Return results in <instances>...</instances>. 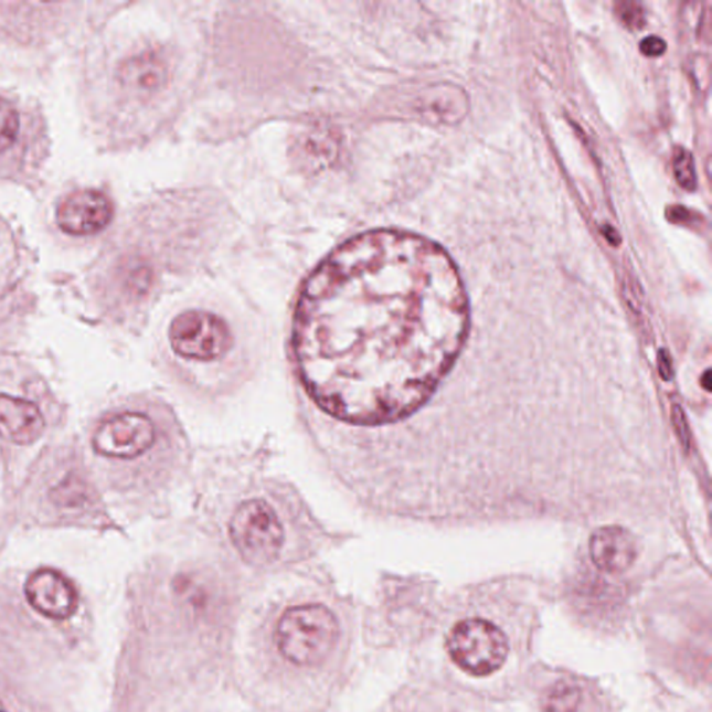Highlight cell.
<instances>
[{
	"instance_id": "obj_1",
	"label": "cell",
	"mask_w": 712,
	"mask_h": 712,
	"mask_svg": "<svg viewBox=\"0 0 712 712\" xmlns=\"http://www.w3.org/2000/svg\"><path fill=\"white\" fill-rule=\"evenodd\" d=\"M468 328L467 291L447 251L373 230L337 246L305 281L293 325L297 376L320 414L379 429L429 401Z\"/></svg>"
},
{
	"instance_id": "obj_2",
	"label": "cell",
	"mask_w": 712,
	"mask_h": 712,
	"mask_svg": "<svg viewBox=\"0 0 712 712\" xmlns=\"http://www.w3.org/2000/svg\"><path fill=\"white\" fill-rule=\"evenodd\" d=\"M51 144L39 102L0 88V181L34 189L51 157Z\"/></svg>"
},
{
	"instance_id": "obj_3",
	"label": "cell",
	"mask_w": 712,
	"mask_h": 712,
	"mask_svg": "<svg viewBox=\"0 0 712 712\" xmlns=\"http://www.w3.org/2000/svg\"><path fill=\"white\" fill-rule=\"evenodd\" d=\"M340 636L339 619L322 604L288 608L278 620L276 645L287 661L316 667L328 660Z\"/></svg>"
},
{
	"instance_id": "obj_4",
	"label": "cell",
	"mask_w": 712,
	"mask_h": 712,
	"mask_svg": "<svg viewBox=\"0 0 712 712\" xmlns=\"http://www.w3.org/2000/svg\"><path fill=\"white\" fill-rule=\"evenodd\" d=\"M229 538L241 559L251 565L267 566L283 554L286 524L270 501L248 498L230 517Z\"/></svg>"
},
{
	"instance_id": "obj_5",
	"label": "cell",
	"mask_w": 712,
	"mask_h": 712,
	"mask_svg": "<svg viewBox=\"0 0 712 712\" xmlns=\"http://www.w3.org/2000/svg\"><path fill=\"white\" fill-rule=\"evenodd\" d=\"M447 647L453 661L472 677H489L498 671L510 651L504 631L481 618L455 625L449 631Z\"/></svg>"
},
{
	"instance_id": "obj_6",
	"label": "cell",
	"mask_w": 712,
	"mask_h": 712,
	"mask_svg": "<svg viewBox=\"0 0 712 712\" xmlns=\"http://www.w3.org/2000/svg\"><path fill=\"white\" fill-rule=\"evenodd\" d=\"M170 346L187 361L213 362L232 350L233 336L226 322L205 310H187L169 330Z\"/></svg>"
},
{
	"instance_id": "obj_7",
	"label": "cell",
	"mask_w": 712,
	"mask_h": 712,
	"mask_svg": "<svg viewBox=\"0 0 712 712\" xmlns=\"http://www.w3.org/2000/svg\"><path fill=\"white\" fill-rule=\"evenodd\" d=\"M157 442V423L139 411H125L106 417L93 436L95 453L115 460L141 458L151 451Z\"/></svg>"
},
{
	"instance_id": "obj_8",
	"label": "cell",
	"mask_w": 712,
	"mask_h": 712,
	"mask_svg": "<svg viewBox=\"0 0 712 712\" xmlns=\"http://www.w3.org/2000/svg\"><path fill=\"white\" fill-rule=\"evenodd\" d=\"M115 217V203L108 192L79 187L66 192L56 203L55 223L68 237L88 238L104 233Z\"/></svg>"
},
{
	"instance_id": "obj_9",
	"label": "cell",
	"mask_w": 712,
	"mask_h": 712,
	"mask_svg": "<svg viewBox=\"0 0 712 712\" xmlns=\"http://www.w3.org/2000/svg\"><path fill=\"white\" fill-rule=\"evenodd\" d=\"M24 593L31 607L52 619H66L76 613V588L53 570L34 572L25 582Z\"/></svg>"
},
{
	"instance_id": "obj_10",
	"label": "cell",
	"mask_w": 712,
	"mask_h": 712,
	"mask_svg": "<svg viewBox=\"0 0 712 712\" xmlns=\"http://www.w3.org/2000/svg\"><path fill=\"white\" fill-rule=\"evenodd\" d=\"M45 417L39 405L29 400L0 394V437L29 446L44 435Z\"/></svg>"
},
{
	"instance_id": "obj_11",
	"label": "cell",
	"mask_w": 712,
	"mask_h": 712,
	"mask_svg": "<svg viewBox=\"0 0 712 712\" xmlns=\"http://www.w3.org/2000/svg\"><path fill=\"white\" fill-rule=\"evenodd\" d=\"M591 554L598 570L607 574H623L636 560V542L623 528L598 529L591 540Z\"/></svg>"
},
{
	"instance_id": "obj_12",
	"label": "cell",
	"mask_w": 712,
	"mask_h": 712,
	"mask_svg": "<svg viewBox=\"0 0 712 712\" xmlns=\"http://www.w3.org/2000/svg\"><path fill=\"white\" fill-rule=\"evenodd\" d=\"M32 262L31 251L19 230L0 215V294L12 288L25 275Z\"/></svg>"
},
{
	"instance_id": "obj_13",
	"label": "cell",
	"mask_w": 712,
	"mask_h": 712,
	"mask_svg": "<svg viewBox=\"0 0 712 712\" xmlns=\"http://www.w3.org/2000/svg\"><path fill=\"white\" fill-rule=\"evenodd\" d=\"M339 146L328 128L314 126L305 128L296 142V155L309 169L318 170L333 162Z\"/></svg>"
},
{
	"instance_id": "obj_14",
	"label": "cell",
	"mask_w": 712,
	"mask_h": 712,
	"mask_svg": "<svg viewBox=\"0 0 712 712\" xmlns=\"http://www.w3.org/2000/svg\"><path fill=\"white\" fill-rule=\"evenodd\" d=\"M581 699V689L575 683L556 682L544 694L542 712H577Z\"/></svg>"
},
{
	"instance_id": "obj_15",
	"label": "cell",
	"mask_w": 712,
	"mask_h": 712,
	"mask_svg": "<svg viewBox=\"0 0 712 712\" xmlns=\"http://www.w3.org/2000/svg\"><path fill=\"white\" fill-rule=\"evenodd\" d=\"M673 171L677 176L678 183L684 190L693 191L698 185V177H695L694 160L692 153L684 148L674 149L673 153Z\"/></svg>"
},
{
	"instance_id": "obj_16",
	"label": "cell",
	"mask_w": 712,
	"mask_h": 712,
	"mask_svg": "<svg viewBox=\"0 0 712 712\" xmlns=\"http://www.w3.org/2000/svg\"><path fill=\"white\" fill-rule=\"evenodd\" d=\"M615 9H617L620 21L630 30H640L646 24L645 9L640 3L619 2Z\"/></svg>"
},
{
	"instance_id": "obj_17",
	"label": "cell",
	"mask_w": 712,
	"mask_h": 712,
	"mask_svg": "<svg viewBox=\"0 0 712 712\" xmlns=\"http://www.w3.org/2000/svg\"><path fill=\"white\" fill-rule=\"evenodd\" d=\"M640 51L646 56L656 57L667 51V44L660 36H647V39L641 41Z\"/></svg>"
}]
</instances>
